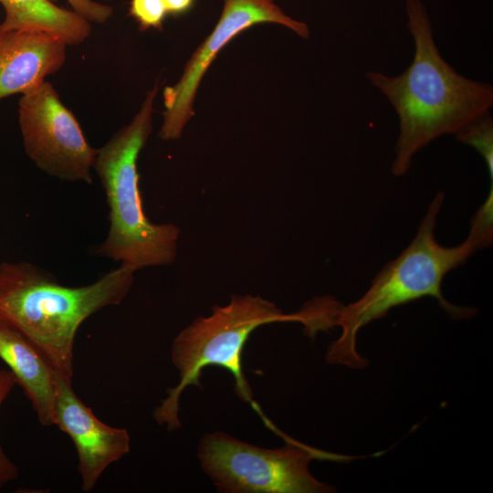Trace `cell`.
<instances>
[{
    "mask_svg": "<svg viewBox=\"0 0 493 493\" xmlns=\"http://www.w3.org/2000/svg\"><path fill=\"white\" fill-rule=\"evenodd\" d=\"M407 28L414 53L400 75L368 71L367 79L388 100L399 119L392 173L403 176L414 155L434 140L456 135L493 107V87L459 74L441 56L421 0H406Z\"/></svg>",
    "mask_w": 493,
    "mask_h": 493,
    "instance_id": "1",
    "label": "cell"
},
{
    "mask_svg": "<svg viewBox=\"0 0 493 493\" xmlns=\"http://www.w3.org/2000/svg\"><path fill=\"white\" fill-rule=\"evenodd\" d=\"M444 198L443 193L434 197L411 243L382 267L366 292L357 300L339 306L334 326L341 329V334L328 348L326 360L330 364L351 369L366 367L367 360L357 351L359 330L385 317L391 309L424 297L435 299L454 320L476 315L474 308L447 301L442 293V282L447 273L488 246L471 232L460 245L445 246L438 243L435 229Z\"/></svg>",
    "mask_w": 493,
    "mask_h": 493,
    "instance_id": "2",
    "label": "cell"
},
{
    "mask_svg": "<svg viewBox=\"0 0 493 493\" xmlns=\"http://www.w3.org/2000/svg\"><path fill=\"white\" fill-rule=\"evenodd\" d=\"M134 273L120 265L91 284L68 287L29 262H2L0 319L21 331L56 372L72 378L79 326L99 310L119 305Z\"/></svg>",
    "mask_w": 493,
    "mask_h": 493,
    "instance_id": "3",
    "label": "cell"
},
{
    "mask_svg": "<svg viewBox=\"0 0 493 493\" xmlns=\"http://www.w3.org/2000/svg\"><path fill=\"white\" fill-rule=\"evenodd\" d=\"M155 85L138 113L98 149L93 170L100 178L109 207L110 228L94 254L120 262L134 271L174 262L180 229L154 224L144 213L137 161L152 131Z\"/></svg>",
    "mask_w": 493,
    "mask_h": 493,
    "instance_id": "4",
    "label": "cell"
},
{
    "mask_svg": "<svg viewBox=\"0 0 493 493\" xmlns=\"http://www.w3.org/2000/svg\"><path fill=\"white\" fill-rule=\"evenodd\" d=\"M300 310L285 314L275 303L260 296L234 295L226 306H214L208 317H199L173 340L171 359L180 382L167 390L168 396L154 410L159 425L173 431L181 426L179 400L185 387L201 386L204 368L220 366L234 377L237 395L251 401L252 392L243 374L241 356L245 343L258 327L273 322L302 323Z\"/></svg>",
    "mask_w": 493,
    "mask_h": 493,
    "instance_id": "5",
    "label": "cell"
},
{
    "mask_svg": "<svg viewBox=\"0 0 493 493\" xmlns=\"http://www.w3.org/2000/svg\"><path fill=\"white\" fill-rule=\"evenodd\" d=\"M197 456L216 488L226 493L334 492V488L311 475L310 461L357 458L323 452L291 438L282 447L263 448L223 432L205 434Z\"/></svg>",
    "mask_w": 493,
    "mask_h": 493,
    "instance_id": "6",
    "label": "cell"
},
{
    "mask_svg": "<svg viewBox=\"0 0 493 493\" xmlns=\"http://www.w3.org/2000/svg\"><path fill=\"white\" fill-rule=\"evenodd\" d=\"M18 124L25 152L37 168L61 181L92 183L98 149L50 82L21 94Z\"/></svg>",
    "mask_w": 493,
    "mask_h": 493,
    "instance_id": "7",
    "label": "cell"
},
{
    "mask_svg": "<svg viewBox=\"0 0 493 493\" xmlns=\"http://www.w3.org/2000/svg\"><path fill=\"white\" fill-rule=\"evenodd\" d=\"M261 23L287 26L309 38L307 24L287 16L274 0H224L220 18L211 34L187 62L180 80L163 91L165 110L160 131L163 140H176L194 115L193 103L207 68L220 50L244 30Z\"/></svg>",
    "mask_w": 493,
    "mask_h": 493,
    "instance_id": "8",
    "label": "cell"
},
{
    "mask_svg": "<svg viewBox=\"0 0 493 493\" xmlns=\"http://www.w3.org/2000/svg\"><path fill=\"white\" fill-rule=\"evenodd\" d=\"M57 393L54 425L73 441L78 453L81 488L91 491L104 470L131 450L124 428L101 422L75 393L71 379L55 371Z\"/></svg>",
    "mask_w": 493,
    "mask_h": 493,
    "instance_id": "9",
    "label": "cell"
},
{
    "mask_svg": "<svg viewBox=\"0 0 493 493\" xmlns=\"http://www.w3.org/2000/svg\"><path fill=\"white\" fill-rule=\"evenodd\" d=\"M68 45L47 34L0 31V100L23 94L58 72Z\"/></svg>",
    "mask_w": 493,
    "mask_h": 493,
    "instance_id": "10",
    "label": "cell"
},
{
    "mask_svg": "<svg viewBox=\"0 0 493 493\" xmlns=\"http://www.w3.org/2000/svg\"><path fill=\"white\" fill-rule=\"evenodd\" d=\"M0 359L23 389L41 425H54L55 370L17 329L0 319Z\"/></svg>",
    "mask_w": 493,
    "mask_h": 493,
    "instance_id": "11",
    "label": "cell"
},
{
    "mask_svg": "<svg viewBox=\"0 0 493 493\" xmlns=\"http://www.w3.org/2000/svg\"><path fill=\"white\" fill-rule=\"evenodd\" d=\"M5 19L0 31H33L55 37L68 46L79 45L91 34V23L51 0H0Z\"/></svg>",
    "mask_w": 493,
    "mask_h": 493,
    "instance_id": "12",
    "label": "cell"
},
{
    "mask_svg": "<svg viewBox=\"0 0 493 493\" xmlns=\"http://www.w3.org/2000/svg\"><path fill=\"white\" fill-rule=\"evenodd\" d=\"M456 140L477 150L486 162L493 182V119L488 111L456 135Z\"/></svg>",
    "mask_w": 493,
    "mask_h": 493,
    "instance_id": "13",
    "label": "cell"
},
{
    "mask_svg": "<svg viewBox=\"0 0 493 493\" xmlns=\"http://www.w3.org/2000/svg\"><path fill=\"white\" fill-rule=\"evenodd\" d=\"M129 14L141 30L162 29L167 15L163 0H131Z\"/></svg>",
    "mask_w": 493,
    "mask_h": 493,
    "instance_id": "14",
    "label": "cell"
},
{
    "mask_svg": "<svg viewBox=\"0 0 493 493\" xmlns=\"http://www.w3.org/2000/svg\"><path fill=\"white\" fill-rule=\"evenodd\" d=\"M16 384V377L10 370H0V408ZM18 474V467L5 455L0 443V488L16 480Z\"/></svg>",
    "mask_w": 493,
    "mask_h": 493,
    "instance_id": "15",
    "label": "cell"
},
{
    "mask_svg": "<svg viewBox=\"0 0 493 493\" xmlns=\"http://www.w3.org/2000/svg\"><path fill=\"white\" fill-rule=\"evenodd\" d=\"M54 1V0H51ZM71 9L90 23L104 24L113 14V8L95 0H66Z\"/></svg>",
    "mask_w": 493,
    "mask_h": 493,
    "instance_id": "16",
    "label": "cell"
},
{
    "mask_svg": "<svg viewBox=\"0 0 493 493\" xmlns=\"http://www.w3.org/2000/svg\"><path fill=\"white\" fill-rule=\"evenodd\" d=\"M167 14L180 16L188 12L194 0H163Z\"/></svg>",
    "mask_w": 493,
    "mask_h": 493,
    "instance_id": "17",
    "label": "cell"
}]
</instances>
